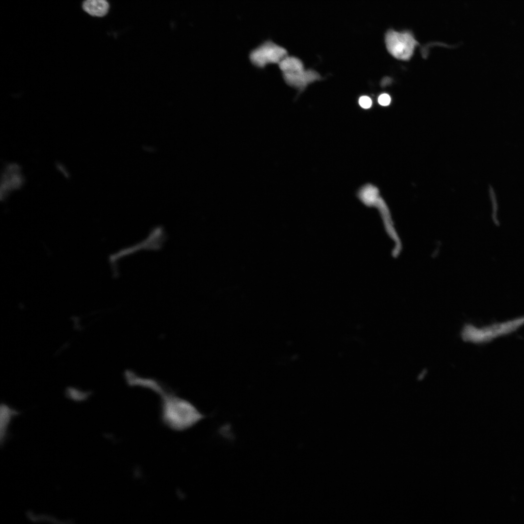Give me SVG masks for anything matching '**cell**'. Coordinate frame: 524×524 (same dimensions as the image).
Returning a JSON list of instances; mask_svg holds the SVG:
<instances>
[{"mask_svg":"<svg viewBox=\"0 0 524 524\" xmlns=\"http://www.w3.org/2000/svg\"><path fill=\"white\" fill-rule=\"evenodd\" d=\"M124 377L129 386L148 389L159 396L160 419L170 429L186 431L205 418L191 402L156 378L143 377L131 370H126Z\"/></svg>","mask_w":524,"mask_h":524,"instance_id":"6da1fadb","label":"cell"},{"mask_svg":"<svg viewBox=\"0 0 524 524\" xmlns=\"http://www.w3.org/2000/svg\"><path fill=\"white\" fill-rule=\"evenodd\" d=\"M524 325V315L481 327L468 324L462 329V338L465 342L481 344L510 334Z\"/></svg>","mask_w":524,"mask_h":524,"instance_id":"7a4b0ae2","label":"cell"},{"mask_svg":"<svg viewBox=\"0 0 524 524\" xmlns=\"http://www.w3.org/2000/svg\"><path fill=\"white\" fill-rule=\"evenodd\" d=\"M388 52L395 58L408 61L412 57L418 43L411 31L389 30L385 36Z\"/></svg>","mask_w":524,"mask_h":524,"instance_id":"3957f363","label":"cell"},{"mask_svg":"<svg viewBox=\"0 0 524 524\" xmlns=\"http://www.w3.org/2000/svg\"><path fill=\"white\" fill-rule=\"evenodd\" d=\"M288 52L286 49L271 41H267L250 52L251 63L259 69H264L270 64H278Z\"/></svg>","mask_w":524,"mask_h":524,"instance_id":"277c9868","label":"cell"},{"mask_svg":"<svg viewBox=\"0 0 524 524\" xmlns=\"http://www.w3.org/2000/svg\"><path fill=\"white\" fill-rule=\"evenodd\" d=\"M282 74L287 85L300 91H303L309 84L321 79L320 74L312 69H304L295 72L284 73Z\"/></svg>","mask_w":524,"mask_h":524,"instance_id":"5b68a950","label":"cell"},{"mask_svg":"<svg viewBox=\"0 0 524 524\" xmlns=\"http://www.w3.org/2000/svg\"><path fill=\"white\" fill-rule=\"evenodd\" d=\"M82 7L91 16L102 17L108 13L110 5L108 0H83Z\"/></svg>","mask_w":524,"mask_h":524,"instance_id":"8992f818","label":"cell"},{"mask_svg":"<svg viewBox=\"0 0 524 524\" xmlns=\"http://www.w3.org/2000/svg\"><path fill=\"white\" fill-rule=\"evenodd\" d=\"M282 73H293L304 69L303 62L299 58L287 55L278 64Z\"/></svg>","mask_w":524,"mask_h":524,"instance_id":"52a82bcc","label":"cell"},{"mask_svg":"<svg viewBox=\"0 0 524 524\" xmlns=\"http://www.w3.org/2000/svg\"><path fill=\"white\" fill-rule=\"evenodd\" d=\"M18 413L5 404L0 406V441L3 442L7 434L8 425L14 416Z\"/></svg>","mask_w":524,"mask_h":524,"instance_id":"ba28073f","label":"cell"},{"mask_svg":"<svg viewBox=\"0 0 524 524\" xmlns=\"http://www.w3.org/2000/svg\"><path fill=\"white\" fill-rule=\"evenodd\" d=\"M359 103L361 108L367 109L370 108L372 106V100L370 97L366 96H363L360 98Z\"/></svg>","mask_w":524,"mask_h":524,"instance_id":"9c48e42d","label":"cell"},{"mask_svg":"<svg viewBox=\"0 0 524 524\" xmlns=\"http://www.w3.org/2000/svg\"><path fill=\"white\" fill-rule=\"evenodd\" d=\"M378 103L383 106H388L391 101L390 96L386 93L381 94L378 98Z\"/></svg>","mask_w":524,"mask_h":524,"instance_id":"30bf717a","label":"cell"}]
</instances>
